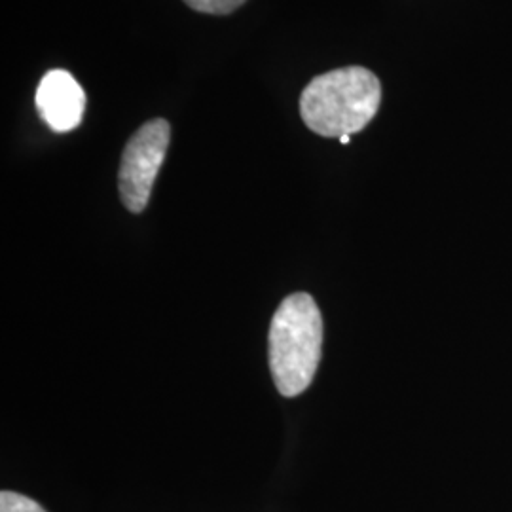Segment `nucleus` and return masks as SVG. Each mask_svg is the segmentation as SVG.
Returning a JSON list of instances; mask_svg holds the SVG:
<instances>
[{"label":"nucleus","instance_id":"obj_1","mask_svg":"<svg viewBox=\"0 0 512 512\" xmlns=\"http://www.w3.org/2000/svg\"><path fill=\"white\" fill-rule=\"evenodd\" d=\"M382 103V86L363 67H344L313 78L300 97V114L321 137H344L365 129Z\"/></svg>","mask_w":512,"mask_h":512},{"label":"nucleus","instance_id":"obj_2","mask_svg":"<svg viewBox=\"0 0 512 512\" xmlns=\"http://www.w3.org/2000/svg\"><path fill=\"white\" fill-rule=\"evenodd\" d=\"M270 370L283 397L304 393L323 351V317L310 294L287 296L275 311L270 336Z\"/></svg>","mask_w":512,"mask_h":512},{"label":"nucleus","instance_id":"obj_3","mask_svg":"<svg viewBox=\"0 0 512 512\" xmlns=\"http://www.w3.org/2000/svg\"><path fill=\"white\" fill-rule=\"evenodd\" d=\"M169 139V122L156 118L137 129L124 148L118 171V188L122 202L131 213L145 211L154 181L164 164Z\"/></svg>","mask_w":512,"mask_h":512},{"label":"nucleus","instance_id":"obj_4","mask_svg":"<svg viewBox=\"0 0 512 512\" xmlns=\"http://www.w3.org/2000/svg\"><path fill=\"white\" fill-rule=\"evenodd\" d=\"M37 110L42 120L57 133L80 126L86 110V93L67 71L44 74L37 88Z\"/></svg>","mask_w":512,"mask_h":512},{"label":"nucleus","instance_id":"obj_5","mask_svg":"<svg viewBox=\"0 0 512 512\" xmlns=\"http://www.w3.org/2000/svg\"><path fill=\"white\" fill-rule=\"evenodd\" d=\"M192 10L213 16H226L238 10L247 0H184Z\"/></svg>","mask_w":512,"mask_h":512},{"label":"nucleus","instance_id":"obj_6","mask_svg":"<svg viewBox=\"0 0 512 512\" xmlns=\"http://www.w3.org/2000/svg\"><path fill=\"white\" fill-rule=\"evenodd\" d=\"M0 512H46L42 509V505H38L37 501H33L27 495L16 494V492H8L4 490L0 494Z\"/></svg>","mask_w":512,"mask_h":512},{"label":"nucleus","instance_id":"obj_7","mask_svg":"<svg viewBox=\"0 0 512 512\" xmlns=\"http://www.w3.org/2000/svg\"><path fill=\"white\" fill-rule=\"evenodd\" d=\"M349 141H351V137H349V135H344V137H340V143H342V145H349Z\"/></svg>","mask_w":512,"mask_h":512}]
</instances>
